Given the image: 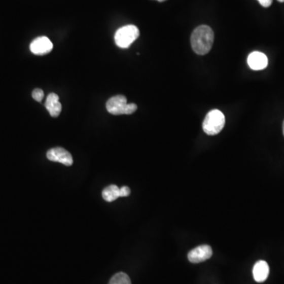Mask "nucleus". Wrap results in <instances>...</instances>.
Instances as JSON below:
<instances>
[{
  "instance_id": "obj_12",
  "label": "nucleus",
  "mask_w": 284,
  "mask_h": 284,
  "mask_svg": "<svg viewBox=\"0 0 284 284\" xmlns=\"http://www.w3.org/2000/svg\"><path fill=\"white\" fill-rule=\"evenodd\" d=\"M109 284H131V280L127 274L119 272L112 277Z\"/></svg>"
},
{
  "instance_id": "obj_4",
  "label": "nucleus",
  "mask_w": 284,
  "mask_h": 284,
  "mask_svg": "<svg viewBox=\"0 0 284 284\" xmlns=\"http://www.w3.org/2000/svg\"><path fill=\"white\" fill-rule=\"evenodd\" d=\"M138 28L133 25L121 27L115 34L116 45L121 48H128L139 38Z\"/></svg>"
},
{
  "instance_id": "obj_15",
  "label": "nucleus",
  "mask_w": 284,
  "mask_h": 284,
  "mask_svg": "<svg viewBox=\"0 0 284 284\" xmlns=\"http://www.w3.org/2000/svg\"><path fill=\"white\" fill-rule=\"evenodd\" d=\"M262 7H268L272 5V0H258Z\"/></svg>"
},
{
  "instance_id": "obj_2",
  "label": "nucleus",
  "mask_w": 284,
  "mask_h": 284,
  "mask_svg": "<svg viewBox=\"0 0 284 284\" xmlns=\"http://www.w3.org/2000/svg\"><path fill=\"white\" fill-rule=\"evenodd\" d=\"M106 109L112 115L120 116V115H131L137 111V106L135 103H128L126 96L117 95L108 100Z\"/></svg>"
},
{
  "instance_id": "obj_5",
  "label": "nucleus",
  "mask_w": 284,
  "mask_h": 284,
  "mask_svg": "<svg viewBox=\"0 0 284 284\" xmlns=\"http://www.w3.org/2000/svg\"><path fill=\"white\" fill-rule=\"evenodd\" d=\"M47 158L51 161L59 162L66 166L73 164V157L69 152L62 148L57 147L50 149L47 153Z\"/></svg>"
},
{
  "instance_id": "obj_14",
  "label": "nucleus",
  "mask_w": 284,
  "mask_h": 284,
  "mask_svg": "<svg viewBox=\"0 0 284 284\" xmlns=\"http://www.w3.org/2000/svg\"><path fill=\"white\" fill-rule=\"evenodd\" d=\"M121 195L122 197H128L130 194V189L128 187H121Z\"/></svg>"
},
{
  "instance_id": "obj_16",
  "label": "nucleus",
  "mask_w": 284,
  "mask_h": 284,
  "mask_svg": "<svg viewBox=\"0 0 284 284\" xmlns=\"http://www.w3.org/2000/svg\"><path fill=\"white\" fill-rule=\"evenodd\" d=\"M282 133H283V136H284V121H283V123H282Z\"/></svg>"
},
{
  "instance_id": "obj_11",
  "label": "nucleus",
  "mask_w": 284,
  "mask_h": 284,
  "mask_svg": "<svg viewBox=\"0 0 284 284\" xmlns=\"http://www.w3.org/2000/svg\"><path fill=\"white\" fill-rule=\"evenodd\" d=\"M102 197L103 200L108 202L116 201V199L122 197L120 188H119L116 185H111L103 190Z\"/></svg>"
},
{
  "instance_id": "obj_17",
  "label": "nucleus",
  "mask_w": 284,
  "mask_h": 284,
  "mask_svg": "<svg viewBox=\"0 0 284 284\" xmlns=\"http://www.w3.org/2000/svg\"><path fill=\"white\" fill-rule=\"evenodd\" d=\"M156 1H158V2H164L166 0H156Z\"/></svg>"
},
{
  "instance_id": "obj_10",
  "label": "nucleus",
  "mask_w": 284,
  "mask_h": 284,
  "mask_svg": "<svg viewBox=\"0 0 284 284\" xmlns=\"http://www.w3.org/2000/svg\"><path fill=\"white\" fill-rule=\"evenodd\" d=\"M254 280L258 282H265L269 275V266L265 261H259L256 263L253 268Z\"/></svg>"
},
{
  "instance_id": "obj_7",
  "label": "nucleus",
  "mask_w": 284,
  "mask_h": 284,
  "mask_svg": "<svg viewBox=\"0 0 284 284\" xmlns=\"http://www.w3.org/2000/svg\"><path fill=\"white\" fill-rule=\"evenodd\" d=\"M29 48L34 55H45L52 52L53 45L47 37H40L31 42Z\"/></svg>"
},
{
  "instance_id": "obj_18",
  "label": "nucleus",
  "mask_w": 284,
  "mask_h": 284,
  "mask_svg": "<svg viewBox=\"0 0 284 284\" xmlns=\"http://www.w3.org/2000/svg\"><path fill=\"white\" fill-rule=\"evenodd\" d=\"M278 1H279V2H280V3H283L284 2V0H278Z\"/></svg>"
},
{
  "instance_id": "obj_13",
  "label": "nucleus",
  "mask_w": 284,
  "mask_h": 284,
  "mask_svg": "<svg viewBox=\"0 0 284 284\" xmlns=\"http://www.w3.org/2000/svg\"><path fill=\"white\" fill-rule=\"evenodd\" d=\"M32 96L36 101L41 102L43 98L45 96V93H44V91L42 89H35L32 91Z\"/></svg>"
},
{
  "instance_id": "obj_8",
  "label": "nucleus",
  "mask_w": 284,
  "mask_h": 284,
  "mask_svg": "<svg viewBox=\"0 0 284 284\" xmlns=\"http://www.w3.org/2000/svg\"><path fill=\"white\" fill-rule=\"evenodd\" d=\"M247 62L251 69L254 70H261L267 67L268 60L266 55L262 52H254L248 55Z\"/></svg>"
},
{
  "instance_id": "obj_6",
  "label": "nucleus",
  "mask_w": 284,
  "mask_h": 284,
  "mask_svg": "<svg viewBox=\"0 0 284 284\" xmlns=\"http://www.w3.org/2000/svg\"><path fill=\"white\" fill-rule=\"evenodd\" d=\"M212 256V250L208 245H199L193 248L188 254V260L194 264L204 262Z\"/></svg>"
},
{
  "instance_id": "obj_9",
  "label": "nucleus",
  "mask_w": 284,
  "mask_h": 284,
  "mask_svg": "<svg viewBox=\"0 0 284 284\" xmlns=\"http://www.w3.org/2000/svg\"><path fill=\"white\" fill-rule=\"evenodd\" d=\"M45 108L49 112L50 116L53 118L58 117L62 111V104L59 102V98L55 93H50L45 102Z\"/></svg>"
},
{
  "instance_id": "obj_1",
  "label": "nucleus",
  "mask_w": 284,
  "mask_h": 284,
  "mask_svg": "<svg viewBox=\"0 0 284 284\" xmlns=\"http://www.w3.org/2000/svg\"><path fill=\"white\" fill-rule=\"evenodd\" d=\"M191 46L197 55L208 54L214 42V32L208 25H200L192 33Z\"/></svg>"
},
{
  "instance_id": "obj_3",
  "label": "nucleus",
  "mask_w": 284,
  "mask_h": 284,
  "mask_svg": "<svg viewBox=\"0 0 284 284\" xmlns=\"http://www.w3.org/2000/svg\"><path fill=\"white\" fill-rule=\"evenodd\" d=\"M225 125V116L220 111L211 110L206 115L203 122V130L208 135L214 136L218 134L224 129Z\"/></svg>"
}]
</instances>
